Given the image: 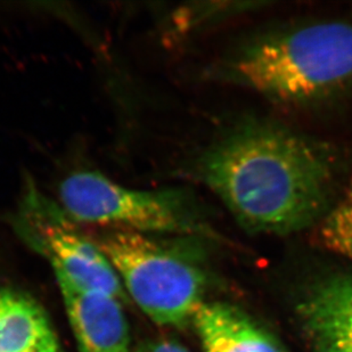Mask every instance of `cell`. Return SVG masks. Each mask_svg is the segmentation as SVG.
<instances>
[{"label": "cell", "mask_w": 352, "mask_h": 352, "mask_svg": "<svg viewBox=\"0 0 352 352\" xmlns=\"http://www.w3.org/2000/svg\"><path fill=\"white\" fill-rule=\"evenodd\" d=\"M193 170L249 233H296L319 225L340 203L336 147L268 118L230 123L199 152Z\"/></svg>", "instance_id": "6da1fadb"}, {"label": "cell", "mask_w": 352, "mask_h": 352, "mask_svg": "<svg viewBox=\"0 0 352 352\" xmlns=\"http://www.w3.org/2000/svg\"><path fill=\"white\" fill-rule=\"evenodd\" d=\"M203 76L280 107H315L352 91V22L315 20L261 28L239 38Z\"/></svg>", "instance_id": "7a4b0ae2"}, {"label": "cell", "mask_w": 352, "mask_h": 352, "mask_svg": "<svg viewBox=\"0 0 352 352\" xmlns=\"http://www.w3.org/2000/svg\"><path fill=\"white\" fill-rule=\"evenodd\" d=\"M129 230H100L94 239L129 296L157 325H182L202 305L206 276L194 239H161Z\"/></svg>", "instance_id": "3957f363"}, {"label": "cell", "mask_w": 352, "mask_h": 352, "mask_svg": "<svg viewBox=\"0 0 352 352\" xmlns=\"http://www.w3.org/2000/svg\"><path fill=\"white\" fill-rule=\"evenodd\" d=\"M58 203L78 225L147 235L206 236L208 206L186 187L137 190L95 170H78L58 187Z\"/></svg>", "instance_id": "277c9868"}, {"label": "cell", "mask_w": 352, "mask_h": 352, "mask_svg": "<svg viewBox=\"0 0 352 352\" xmlns=\"http://www.w3.org/2000/svg\"><path fill=\"white\" fill-rule=\"evenodd\" d=\"M14 230L50 260L56 278L79 289L126 300L122 282L107 254L79 230L58 201L43 193L34 178L24 176L13 212Z\"/></svg>", "instance_id": "5b68a950"}, {"label": "cell", "mask_w": 352, "mask_h": 352, "mask_svg": "<svg viewBox=\"0 0 352 352\" xmlns=\"http://www.w3.org/2000/svg\"><path fill=\"white\" fill-rule=\"evenodd\" d=\"M80 352H130V331L122 301L79 289L57 278Z\"/></svg>", "instance_id": "8992f818"}, {"label": "cell", "mask_w": 352, "mask_h": 352, "mask_svg": "<svg viewBox=\"0 0 352 352\" xmlns=\"http://www.w3.org/2000/svg\"><path fill=\"white\" fill-rule=\"evenodd\" d=\"M300 324L315 352H352V274L322 279L300 302Z\"/></svg>", "instance_id": "52a82bcc"}, {"label": "cell", "mask_w": 352, "mask_h": 352, "mask_svg": "<svg viewBox=\"0 0 352 352\" xmlns=\"http://www.w3.org/2000/svg\"><path fill=\"white\" fill-rule=\"evenodd\" d=\"M192 319L206 352H285L266 331L225 303L203 302Z\"/></svg>", "instance_id": "ba28073f"}, {"label": "cell", "mask_w": 352, "mask_h": 352, "mask_svg": "<svg viewBox=\"0 0 352 352\" xmlns=\"http://www.w3.org/2000/svg\"><path fill=\"white\" fill-rule=\"evenodd\" d=\"M43 308L29 296L0 291V352H31L55 339Z\"/></svg>", "instance_id": "9c48e42d"}, {"label": "cell", "mask_w": 352, "mask_h": 352, "mask_svg": "<svg viewBox=\"0 0 352 352\" xmlns=\"http://www.w3.org/2000/svg\"><path fill=\"white\" fill-rule=\"evenodd\" d=\"M273 3L266 0H218L185 5L175 15V28L179 34H190L227 21L265 10Z\"/></svg>", "instance_id": "30bf717a"}, {"label": "cell", "mask_w": 352, "mask_h": 352, "mask_svg": "<svg viewBox=\"0 0 352 352\" xmlns=\"http://www.w3.org/2000/svg\"><path fill=\"white\" fill-rule=\"evenodd\" d=\"M318 227L319 241L326 249L352 260V201L340 202Z\"/></svg>", "instance_id": "8fae6325"}, {"label": "cell", "mask_w": 352, "mask_h": 352, "mask_svg": "<svg viewBox=\"0 0 352 352\" xmlns=\"http://www.w3.org/2000/svg\"><path fill=\"white\" fill-rule=\"evenodd\" d=\"M142 352H190L185 349L184 346H179L175 342H163L154 343L152 346H147Z\"/></svg>", "instance_id": "7c38bea8"}, {"label": "cell", "mask_w": 352, "mask_h": 352, "mask_svg": "<svg viewBox=\"0 0 352 352\" xmlns=\"http://www.w3.org/2000/svg\"><path fill=\"white\" fill-rule=\"evenodd\" d=\"M31 352H62L60 344L57 342V339L50 340L48 342L43 343V346H40L37 349Z\"/></svg>", "instance_id": "4fadbf2b"}, {"label": "cell", "mask_w": 352, "mask_h": 352, "mask_svg": "<svg viewBox=\"0 0 352 352\" xmlns=\"http://www.w3.org/2000/svg\"><path fill=\"white\" fill-rule=\"evenodd\" d=\"M346 199L352 201V173L349 178V183H348V186H346Z\"/></svg>", "instance_id": "5bb4252c"}]
</instances>
